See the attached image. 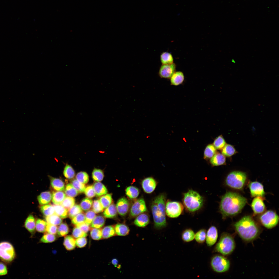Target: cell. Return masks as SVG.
Wrapping results in <instances>:
<instances>
[{
	"instance_id": "obj_14",
	"label": "cell",
	"mask_w": 279,
	"mask_h": 279,
	"mask_svg": "<svg viewBox=\"0 0 279 279\" xmlns=\"http://www.w3.org/2000/svg\"><path fill=\"white\" fill-rule=\"evenodd\" d=\"M218 231L216 227L211 226L206 233V241L207 246H211L216 242L218 237Z\"/></svg>"
},
{
	"instance_id": "obj_3",
	"label": "cell",
	"mask_w": 279,
	"mask_h": 279,
	"mask_svg": "<svg viewBox=\"0 0 279 279\" xmlns=\"http://www.w3.org/2000/svg\"><path fill=\"white\" fill-rule=\"evenodd\" d=\"M166 199L165 195L161 194L155 197L151 203V207L154 226L157 229H162L166 226Z\"/></svg>"
},
{
	"instance_id": "obj_39",
	"label": "cell",
	"mask_w": 279,
	"mask_h": 279,
	"mask_svg": "<svg viewBox=\"0 0 279 279\" xmlns=\"http://www.w3.org/2000/svg\"><path fill=\"white\" fill-rule=\"evenodd\" d=\"M222 153L225 156L230 157L235 154L236 151L234 147L228 144H226L222 149Z\"/></svg>"
},
{
	"instance_id": "obj_31",
	"label": "cell",
	"mask_w": 279,
	"mask_h": 279,
	"mask_svg": "<svg viewBox=\"0 0 279 279\" xmlns=\"http://www.w3.org/2000/svg\"><path fill=\"white\" fill-rule=\"evenodd\" d=\"M139 189L133 186H129L127 187L126 190L127 196L130 199H133L137 198L139 194Z\"/></svg>"
},
{
	"instance_id": "obj_32",
	"label": "cell",
	"mask_w": 279,
	"mask_h": 279,
	"mask_svg": "<svg viewBox=\"0 0 279 279\" xmlns=\"http://www.w3.org/2000/svg\"><path fill=\"white\" fill-rule=\"evenodd\" d=\"M105 222V219L103 216L101 215L96 216L90 224V227L93 228H100L103 226Z\"/></svg>"
},
{
	"instance_id": "obj_51",
	"label": "cell",
	"mask_w": 279,
	"mask_h": 279,
	"mask_svg": "<svg viewBox=\"0 0 279 279\" xmlns=\"http://www.w3.org/2000/svg\"><path fill=\"white\" fill-rule=\"evenodd\" d=\"M71 184L79 193H82L84 192L86 187L85 184L79 182L75 179L71 181Z\"/></svg>"
},
{
	"instance_id": "obj_58",
	"label": "cell",
	"mask_w": 279,
	"mask_h": 279,
	"mask_svg": "<svg viewBox=\"0 0 279 279\" xmlns=\"http://www.w3.org/2000/svg\"><path fill=\"white\" fill-rule=\"evenodd\" d=\"M84 192L86 196L89 198L94 197L96 195L93 186L92 185H89L86 187Z\"/></svg>"
},
{
	"instance_id": "obj_46",
	"label": "cell",
	"mask_w": 279,
	"mask_h": 279,
	"mask_svg": "<svg viewBox=\"0 0 279 279\" xmlns=\"http://www.w3.org/2000/svg\"><path fill=\"white\" fill-rule=\"evenodd\" d=\"M225 140L222 135L218 136L214 140L213 145L218 150H221L226 144Z\"/></svg>"
},
{
	"instance_id": "obj_21",
	"label": "cell",
	"mask_w": 279,
	"mask_h": 279,
	"mask_svg": "<svg viewBox=\"0 0 279 279\" xmlns=\"http://www.w3.org/2000/svg\"><path fill=\"white\" fill-rule=\"evenodd\" d=\"M226 161V158L224 156L222 153L216 152L210 160L211 164L215 166L223 165Z\"/></svg>"
},
{
	"instance_id": "obj_37",
	"label": "cell",
	"mask_w": 279,
	"mask_h": 279,
	"mask_svg": "<svg viewBox=\"0 0 279 279\" xmlns=\"http://www.w3.org/2000/svg\"><path fill=\"white\" fill-rule=\"evenodd\" d=\"M160 60L162 64H169L173 63V59L172 54L167 52H164L160 56Z\"/></svg>"
},
{
	"instance_id": "obj_2",
	"label": "cell",
	"mask_w": 279,
	"mask_h": 279,
	"mask_svg": "<svg viewBox=\"0 0 279 279\" xmlns=\"http://www.w3.org/2000/svg\"><path fill=\"white\" fill-rule=\"evenodd\" d=\"M234 226L240 237L246 241L254 239L259 233V230L257 225L250 216H246L242 218L234 224Z\"/></svg>"
},
{
	"instance_id": "obj_29",
	"label": "cell",
	"mask_w": 279,
	"mask_h": 279,
	"mask_svg": "<svg viewBox=\"0 0 279 279\" xmlns=\"http://www.w3.org/2000/svg\"><path fill=\"white\" fill-rule=\"evenodd\" d=\"M63 244L67 250H72L76 247L75 240L73 237L67 236L65 237Z\"/></svg>"
},
{
	"instance_id": "obj_59",
	"label": "cell",
	"mask_w": 279,
	"mask_h": 279,
	"mask_svg": "<svg viewBox=\"0 0 279 279\" xmlns=\"http://www.w3.org/2000/svg\"><path fill=\"white\" fill-rule=\"evenodd\" d=\"M87 239L85 237H81L77 238L75 240L76 245L81 248L84 247L87 244Z\"/></svg>"
},
{
	"instance_id": "obj_33",
	"label": "cell",
	"mask_w": 279,
	"mask_h": 279,
	"mask_svg": "<svg viewBox=\"0 0 279 279\" xmlns=\"http://www.w3.org/2000/svg\"><path fill=\"white\" fill-rule=\"evenodd\" d=\"M195 234L193 231L191 229H186L184 230L182 234V239L185 242H190L195 238Z\"/></svg>"
},
{
	"instance_id": "obj_56",
	"label": "cell",
	"mask_w": 279,
	"mask_h": 279,
	"mask_svg": "<svg viewBox=\"0 0 279 279\" xmlns=\"http://www.w3.org/2000/svg\"><path fill=\"white\" fill-rule=\"evenodd\" d=\"M92 210L96 213L102 212L104 208L98 200H95L92 205Z\"/></svg>"
},
{
	"instance_id": "obj_30",
	"label": "cell",
	"mask_w": 279,
	"mask_h": 279,
	"mask_svg": "<svg viewBox=\"0 0 279 279\" xmlns=\"http://www.w3.org/2000/svg\"><path fill=\"white\" fill-rule=\"evenodd\" d=\"M102 237L103 239H107L114 236L116 234L114 227L112 226L104 227L102 230Z\"/></svg>"
},
{
	"instance_id": "obj_11",
	"label": "cell",
	"mask_w": 279,
	"mask_h": 279,
	"mask_svg": "<svg viewBox=\"0 0 279 279\" xmlns=\"http://www.w3.org/2000/svg\"><path fill=\"white\" fill-rule=\"evenodd\" d=\"M147 211L145 201L143 198L136 200L130 208V215L134 217Z\"/></svg>"
},
{
	"instance_id": "obj_8",
	"label": "cell",
	"mask_w": 279,
	"mask_h": 279,
	"mask_svg": "<svg viewBox=\"0 0 279 279\" xmlns=\"http://www.w3.org/2000/svg\"><path fill=\"white\" fill-rule=\"evenodd\" d=\"M16 254L14 248L10 243H0V259L4 261L10 262L14 259Z\"/></svg>"
},
{
	"instance_id": "obj_27",
	"label": "cell",
	"mask_w": 279,
	"mask_h": 279,
	"mask_svg": "<svg viewBox=\"0 0 279 279\" xmlns=\"http://www.w3.org/2000/svg\"><path fill=\"white\" fill-rule=\"evenodd\" d=\"M117 213L116 206L113 204H111L106 208L103 212V214L105 217L111 218L115 217Z\"/></svg>"
},
{
	"instance_id": "obj_43",
	"label": "cell",
	"mask_w": 279,
	"mask_h": 279,
	"mask_svg": "<svg viewBox=\"0 0 279 279\" xmlns=\"http://www.w3.org/2000/svg\"><path fill=\"white\" fill-rule=\"evenodd\" d=\"M206 231L205 229H201L195 234L194 239L198 243H203L206 240Z\"/></svg>"
},
{
	"instance_id": "obj_20",
	"label": "cell",
	"mask_w": 279,
	"mask_h": 279,
	"mask_svg": "<svg viewBox=\"0 0 279 279\" xmlns=\"http://www.w3.org/2000/svg\"><path fill=\"white\" fill-rule=\"evenodd\" d=\"M26 229L32 234L35 232L36 228L35 219L32 214L29 215L26 219L24 223Z\"/></svg>"
},
{
	"instance_id": "obj_55",
	"label": "cell",
	"mask_w": 279,
	"mask_h": 279,
	"mask_svg": "<svg viewBox=\"0 0 279 279\" xmlns=\"http://www.w3.org/2000/svg\"><path fill=\"white\" fill-rule=\"evenodd\" d=\"M85 222L88 225H90L92 220L96 216L95 213L92 210L87 211L85 215Z\"/></svg>"
},
{
	"instance_id": "obj_57",
	"label": "cell",
	"mask_w": 279,
	"mask_h": 279,
	"mask_svg": "<svg viewBox=\"0 0 279 279\" xmlns=\"http://www.w3.org/2000/svg\"><path fill=\"white\" fill-rule=\"evenodd\" d=\"M72 235L75 238L81 237H86L87 235V233L84 232L76 226L73 229Z\"/></svg>"
},
{
	"instance_id": "obj_50",
	"label": "cell",
	"mask_w": 279,
	"mask_h": 279,
	"mask_svg": "<svg viewBox=\"0 0 279 279\" xmlns=\"http://www.w3.org/2000/svg\"><path fill=\"white\" fill-rule=\"evenodd\" d=\"M47 223L44 220L40 219H38L36 223V229L38 232L43 233L46 231Z\"/></svg>"
},
{
	"instance_id": "obj_40",
	"label": "cell",
	"mask_w": 279,
	"mask_h": 279,
	"mask_svg": "<svg viewBox=\"0 0 279 279\" xmlns=\"http://www.w3.org/2000/svg\"><path fill=\"white\" fill-rule=\"evenodd\" d=\"M40 211L43 215L45 216L52 215L55 213L53 206L49 204L43 205L40 207Z\"/></svg>"
},
{
	"instance_id": "obj_38",
	"label": "cell",
	"mask_w": 279,
	"mask_h": 279,
	"mask_svg": "<svg viewBox=\"0 0 279 279\" xmlns=\"http://www.w3.org/2000/svg\"><path fill=\"white\" fill-rule=\"evenodd\" d=\"M64 190L65 193L67 196L73 198L76 196L79 193L71 183L67 184Z\"/></svg>"
},
{
	"instance_id": "obj_13",
	"label": "cell",
	"mask_w": 279,
	"mask_h": 279,
	"mask_svg": "<svg viewBox=\"0 0 279 279\" xmlns=\"http://www.w3.org/2000/svg\"><path fill=\"white\" fill-rule=\"evenodd\" d=\"M251 195L253 197H263L265 194L263 185L257 181L250 182L249 185Z\"/></svg>"
},
{
	"instance_id": "obj_7",
	"label": "cell",
	"mask_w": 279,
	"mask_h": 279,
	"mask_svg": "<svg viewBox=\"0 0 279 279\" xmlns=\"http://www.w3.org/2000/svg\"><path fill=\"white\" fill-rule=\"evenodd\" d=\"M211 264L213 270L216 272L222 273L228 271L230 267L229 260L220 255H216L213 257Z\"/></svg>"
},
{
	"instance_id": "obj_4",
	"label": "cell",
	"mask_w": 279,
	"mask_h": 279,
	"mask_svg": "<svg viewBox=\"0 0 279 279\" xmlns=\"http://www.w3.org/2000/svg\"><path fill=\"white\" fill-rule=\"evenodd\" d=\"M203 197L197 192L190 190L183 194L184 205L189 211L194 212L200 209L203 204Z\"/></svg>"
},
{
	"instance_id": "obj_63",
	"label": "cell",
	"mask_w": 279,
	"mask_h": 279,
	"mask_svg": "<svg viewBox=\"0 0 279 279\" xmlns=\"http://www.w3.org/2000/svg\"><path fill=\"white\" fill-rule=\"evenodd\" d=\"M112 263L113 265L116 266L118 264V260L116 259H113L112 261Z\"/></svg>"
},
{
	"instance_id": "obj_26",
	"label": "cell",
	"mask_w": 279,
	"mask_h": 279,
	"mask_svg": "<svg viewBox=\"0 0 279 279\" xmlns=\"http://www.w3.org/2000/svg\"><path fill=\"white\" fill-rule=\"evenodd\" d=\"M65 193L62 191H54L52 194V201L56 205H61L66 197Z\"/></svg>"
},
{
	"instance_id": "obj_35",
	"label": "cell",
	"mask_w": 279,
	"mask_h": 279,
	"mask_svg": "<svg viewBox=\"0 0 279 279\" xmlns=\"http://www.w3.org/2000/svg\"><path fill=\"white\" fill-rule=\"evenodd\" d=\"M63 174L65 178L70 180L74 178L75 175V172L72 167L67 164L64 167Z\"/></svg>"
},
{
	"instance_id": "obj_42",
	"label": "cell",
	"mask_w": 279,
	"mask_h": 279,
	"mask_svg": "<svg viewBox=\"0 0 279 279\" xmlns=\"http://www.w3.org/2000/svg\"><path fill=\"white\" fill-rule=\"evenodd\" d=\"M99 200L103 208H106L110 205L112 203L111 195L110 194L105 195L100 197Z\"/></svg>"
},
{
	"instance_id": "obj_54",
	"label": "cell",
	"mask_w": 279,
	"mask_h": 279,
	"mask_svg": "<svg viewBox=\"0 0 279 279\" xmlns=\"http://www.w3.org/2000/svg\"><path fill=\"white\" fill-rule=\"evenodd\" d=\"M85 216L82 213L75 216L72 220V223L75 226L85 222Z\"/></svg>"
},
{
	"instance_id": "obj_1",
	"label": "cell",
	"mask_w": 279,
	"mask_h": 279,
	"mask_svg": "<svg viewBox=\"0 0 279 279\" xmlns=\"http://www.w3.org/2000/svg\"><path fill=\"white\" fill-rule=\"evenodd\" d=\"M246 199L234 192H226L221 197L219 208L223 218L235 216L239 213L246 205Z\"/></svg>"
},
{
	"instance_id": "obj_17",
	"label": "cell",
	"mask_w": 279,
	"mask_h": 279,
	"mask_svg": "<svg viewBox=\"0 0 279 279\" xmlns=\"http://www.w3.org/2000/svg\"><path fill=\"white\" fill-rule=\"evenodd\" d=\"M251 206L254 213L256 214L263 212L265 209V205L262 199L257 197L253 200Z\"/></svg>"
},
{
	"instance_id": "obj_49",
	"label": "cell",
	"mask_w": 279,
	"mask_h": 279,
	"mask_svg": "<svg viewBox=\"0 0 279 279\" xmlns=\"http://www.w3.org/2000/svg\"><path fill=\"white\" fill-rule=\"evenodd\" d=\"M75 199L73 197L67 196L65 197L61 205L68 210L75 205Z\"/></svg>"
},
{
	"instance_id": "obj_34",
	"label": "cell",
	"mask_w": 279,
	"mask_h": 279,
	"mask_svg": "<svg viewBox=\"0 0 279 279\" xmlns=\"http://www.w3.org/2000/svg\"><path fill=\"white\" fill-rule=\"evenodd\" d=\"M216 152V149L213 145L208 144L206 146L204 150V158L205 159L211 158Z\"/></svg>"
},
{
	"instance_id": "obj_9",
	"label": "cell",
	"mask_w": 279,
	"mask_h": 279,
	"mask_svg": "<svg viewBox=\"0 0 279 279\" xmlns=\"http://www.w3.org/2000/svg\"><path fill=\"white\" fill-rule=\"evenodd\" d=\"M262 224L268 229L276 226L278 223L279 216L274 211L269 210L262 214L260 217Z\"/></svg>"
},
{
	"instance_id": "obj_36",
	"label": "cell",
	"mask_w": 279,
	"mask_h": 279,
	"mask_svg": "<svg viewBox=\"0 0 279 279\" xmlns=\"http://www.w3.org/2000/svg\"><path fill=\"white\" fill-rule=\"evenodd\" d=\"M45 220L48 223L56 226L60 224L63 221L60 217L55 214L46 216Z\"/></svg>"
},
{
	"instance_id": "obj_52",
	"label": "cell",
	"mask_w": 279,
	"mask_h": 279,
	"mask_svg": "<svg viewBox=\"0 0 279 279\" xmlns=\"http://www.w3.org/2000/svg\"><path fill=\"white\" fill-rule=\"evenodd\" d=\"M91 238L95 240H99L101 239L102 237V230L99 228H92L90 232Z\"/></svg>"
},
{
	"instance_id": "obj_25",
	"label": "cell",
	"mask_w": 279,
	"mask_h": 279,
	"mask_svg": "<svg viewBox=\"0 0 279 279\" xmlns=\"http://www.w3.org/2000/svg\"><path fill=\"white\" fill-rule=\"evenodd\" d=\"M93 186L96 195L97 196H101L106 194L107 193L106 188L104 184L99 182L95 183Z\"/></svg>"
},
{
	"instance_id": "obj_60",
	"label": "cell",
	"mask_w": 279,
	"mask_h": 279,
	"mask_svg": "<svg viewBox=\"0 0 279 279\" xmlns=\"http://www.w3.org/2000/svg\"><path fill=\"white\" fill-rule=\"evenodd\" d=\"M57 227L56 225L47 223L46 231L48 233L55 234L57 233Z\"/></svg>"
},
{
	"instance_id": "obj_15",
	"label": "cell",
	"mask_w": 279,
	"mask_h": 279,
	"mask_svg": "<svg viewBox=\"0 0 279 279\" xmlns=\"http://www.w3.org/2000/svg\"><path fill=\"white\" fill-rule=\"evenodd\" d=\"M129 202L125 197H122L119 199L116 205L117 212L120 215L122 216H124L127 214L129 210Z\"/></svg>"
},
{
	"instance_id": "obj_12",
	"label": "cell",
	"mask_w": 279,
	"mask_h": 279,
	"mask_svg": "<svg viewBox=\"0 0 279 279\" xmlns=\"http://www.w3.org/2000/svg\"><path fill=\"white\" fill-rule=\"evenodd\" d=\"M175 65L173 63L169 64H162L159 70V75L162 78H170L175 72Z\"/></svg>"
},
{
	"instance_id": "obj_5",
	"label": "cell",
	"mask_w": 279,
	"mask_h": 279,
	"mask_svg": "<svg viewBox=\"0 0 279 279\" xmlns=\"http://www.w3.org/2000/svg\"><path fill=\"white\" fill-rule=\"evenodd\" d=\"M235 245L234 240L229 234L224 233L221 236L215 247V251L223 255L231 254L234 250Z\"/></svg>"
},
{
	"instance_id": "obj_19",
	"label": "cell",
	"mask_w": 279,
	"mask_h": 279,
	"mask_svg": "<svg viewBox=\"0 0 279 279\" xmlns=\"http://www.w3.org/2000/svg\"><path fill=\"white\" fill-rule=\"evenodd\" d=\"M50 185L52 188L57 191H63L65 190L64 183L61 179L52 177H50Z\"/></svg>"
},
{
	"instance_id": "obj_53",
	"label": "cell",
	"mask_w": 279,
	"mask_h": 279,
	"mask_svg": "<svg viewBox=\"0 0 279 279\" xmlns=\"http://www.w3.org/2000/svg\"><path fill=\"white\" fill-rule=\"evenodd\" d=\"M56 239V236L55 234L48 233L43 235L40 241L41 242L48 243L55 241Z\"/></svg>"
},
{
	"instance_id": "obj_18",
	"label": "cell",
	"mask_w": 279,
	"mask_h": 279,
	"mask_svg": "<svg viewBox=\"0 0 279 279\" xmlns=\"http://www.w3.org/2000/svg\"><path fill=\"white\" fill-rule=\"evenodd\" d=\"M149 219L148 215L142 213L138 215L134 220V223L138 227H144L149 224Z\"/></svg>"
},
{
	"instance_id": "obj_28",
	"label": "cell",
	"mask_w": 279,
	"mask_h": 279,
	"mask_svg": "<svg viewBox=\"0 0 279 279\" xmlns=\"http://www.w3.org/2000/svg\"><path fill=\"white\" fill-rule=\"evenodd\" d=\"M54 210L55 214L61 218H66L68 215V210L61 205H53Z\"/></svg>"
},
{
	"instance_id": "obj_23",
	"label": "cell",
	"mask_w": 279,
	"mask_h": 279,
	"mask_svg": "<svg viewBox=\"0 0 279 279\" xmlns=\"http://www.w3.org/2000/svg\"><path fill=\"white\" fill-rule=\"evenodd\" d=\"M114 229L116 234L119 236H124L129 234L130 230L128 227L123 223H118L116 225Z\"/></svg>"
},
{
	"instance_id": "obj_6",
	"label": "cell",
	"mask_w": 279,
	"mask_h": 279,
	"mask_svg": "<svg viewBox=\"0 0 279 279\" xmlns=\"http://www.w3.org/2000/svg\"><path fill=\"white\" fill-rule=\"evenodd\" d=\"M246 179V175L245 172L235 171L230 173L226 179V184L229 187L240 190L243 188Z\"/></svg>"
},
{
	"instance_id": "obj_22",
	"label": "cell",
	"mask_w": 279,
	"mask_h": 279,
	"mask_svg": "<svg viewBox=\"0 0 279 279\" xmlns=\"http://www.w3.org/2000/svg\"><path fill=\"white\" fill-rule=\"evenodd\" d=\"M52 199V194L50 191L42 192L38 197L37 199L39 204L43 205L49 204Z\"/></svg>"
},
{
	"instance_id": "obj_61",
	"label": "cell",
	"mask_w": 279,
	"mask_h": 279,
	"mask_svg": "<svg viewBox=\"0 0 279 279\" xmlns=\"http://www.w3.org/2000/svg\"><path fill=\"white\" fill-rule=\"evenodd\" d=\"M76 226L79 227L82 231L86 233H87L90 229V227L89 226V225L87 224L85 222L76 225Z\"/></svg>"
},
{
	"instance_id": "obj_62",
	"label": "cell",
	"mask_w": 279,
	"mask_h": 279,
	"mask_svg": "<svg viewBox=\"0 0 279 279\" xmlns=\"http://www.w3.org/2000/svg\"><path fill=\"white\" fill-rule=\"evenodd\" d=\"M7 273V267L3 263L0 262V275H4Z\"/></svg>"
},
{
	"instance_id": "obj_48",
	"label": "cell",
	"mask_w": 279,
	"mask_h": 279,
	"mask_svg": "<svg viewBox=\"0 0 279 279\" xmlns=\"http://www.w3.org/2000/svg\"><path fill=\"white\" fill-rule=\"evenodd\" d=\"M76 178L79 182L84 184L87 183L89 180V175L84 172L81 171L78 173Z\"/></svg>"
},
{
	"instance_id": "obj_41",
	"label": "cell",
	"mask_w": 279,
	"mask_h": 279,
	"mask_svg": "<svg viewBox=\"0 0 279 279\" xmlns=\"http://www.w3.org/2000/svg\"><path fill=\"white\" fill-rule=\"evenodd\" d=\"M92 177L94 181L100 182L102 181L104 176L103 171L101 169L95 168L92 174Z\"/></svg>"
},
{
	"instance_id": "obj_47",
	"label": "cell",
	"mask_w": 279,
	"mask_h": 279,
	"mask_svg": "<svg viewBox=\"0 0 279 279\" xmlns=\"http://www.w3.org/2000/svg\"><path fill=\"white\" fill-rule=\"evenodd\" d=\"M93 201L88 198H85L82 200L80 206L82 210L86 211L89 210L92 206Z\"/></svg>"
},
{
	"instance_id": "obj_45",
	"label": "cell",
	"mask_w": 279,
	"mask_h": 279,
	"mask_svg": "<svg viewBox=\"0 0 279 279\" xmlns=\"http://www.w3.org/2000/svg\"><path fill=\"white\" fill-rule=\"evenodd\" d=\"M82 210L80 206L75 205L68 210V215L71 219H72L78 214L82 213Z\"/></svg>"
},
{
	"instance_id": "obj_16",
	"label": "cell",
	"mask_w": 279,
	"mask_h": 279,
	"mask_svg": "<svg viewBox=\"0 0 279 279\" xmlns=\"http://www.w3.org/2000/svg\"><path fill=\"white\" fill-rule=\"evenodd\" d=\"M142 185L144 191L147 193H150L155 190L156 186L157 183L153 178L149 177L143 180Z\"/></svg>"
},
{
	"instance_id": "obj_44",
	"label": "cell",
	"mask_w": 279,
	"mask_h": 279,
	"mask_svg": "<svg viewBox=\"0 0 279 279\" xmlns=\"http://www.w3.org/2000/svg\"><path fill=\"white\" fill-rule=\"evenodd\" d=\"M69 229L67 224L65 223H62L58 227L57 233L59 237L66 236L69 233Z\"/></svg>"
},
{
	"instance_id": "obj_24",
	"label": "cell",
	"mask_w": 279,
	"mask_h": 279,
	"mask_svg": "<svg viewBox=\"0 0 279 279\" xmlns=\"http://www.w3.org/2000/svg\"><path fill=\"white\" fill-rule=\"evenodd\" d=\"M170 78L171 84L176 86L181 84L183 82L184 77L182 72L178 71L175 72Z\"/></svg>"
},
{
	"instance_id": "obj_10",
	"label": "cell",
	"mask_w": 279,
	"mask_h": 279,
	"mask_svg": "<svg viewBox=\"0 0 279 279\" xmlns=\"http://www.w3.org/2000/svg\"><path fill=\"white\" fill-rule=\"evenodd\" d=\"M184 209L182 203L180 202L169 201L165 206V212L167 215L171 218L178 217L181 214Z\"/></svg>"
}]
</instances>
